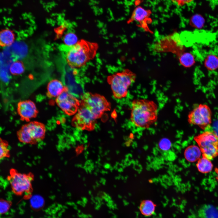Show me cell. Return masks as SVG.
Returning <instances> with one entry per match:
<instances>
[{
  "label": "cell",
  "mask_w": 218,
  "mask_h": 218,
  "mask_svg": "<svg viewBox=\"0 0 218 218\" xmlns=\"http://www.w3.org/2000/svg\"><path fill=\"white\" fill-rule=\"evenodd\" d=\"M67 62L71 67L78 68L84 66L96 55L99 49L95 42L81 39L73 46L65 47Z\"/></svg>",
  "instance_id": "cell-1"
},
{
  "label": "cell",
  "mask_w": 218,
  "mask_h": 218,
  "mask_svg": "<svg viewBox=\"0 0 218 218\" xmlns=\"http://www.w3.org/2000/svg\"><path fill=\"white\" fill-rule=\"evenodd\" d=\"M157 117L158 107L154 101L144 99L133 101L130 119L137 127L148 128L157 121Z\"/></svg>",
  "instance_id": "cell-2"
},
{
  "label": "cell",
  "mask_w": 218,
  "mask_h": 218,
  "mask_svg": "<svg viewBox=\"0 0 218 218\" xmlns=\"http://www.w3.org/2000/svg\"><path fill=\"white\" fill-rule=\"evenodd\" d=\"M136 76L135 73L127 68L107 76V81L114 97L117 99L125 97L128 88L135 81Z\"/></svg>",
  "instance_id": "cell-3"
},
{
  "label": "cell",
  "mask_w": 218,
  "mask_h": 218,
  "mask_svg": "<svg viewBox=\"0 0 218 218\" xmlns=\"http://www.w3.org/2000/svg\"><path fill=\"white\" fill-rule=\"evenodd\" d=\"M33 179L31 173H21L13 168L10 170L7 177L12 192L17 196L24 195L25 197H28L31 193Z\"/></svg>",
  "instance_id": "cell-4"
},
{
  "label": "cell",
  "mask_w": 218,
  "mask_h": 218,
  "mask_svg": "<svg viewBox=\"0 0 218 218\" xmlns=\"http://www.w3.org/2000/svg\"><path fill=\"white\" fill-rule=\"evenodd\" d=\"M210 129L196 136L194 139L201 150L202 156L211 160L218 156V136Z\"/></svg>",
  "instance_id": "cell-5"
},
{
  "label": "cell",
  "mask_w": 218,
  "mask_h": 218,
  "mask_svg": "<svg viewBox=\"0 0 218 218\" xmlns=\"http://www.w3.org/2000/svg\"><path fill=\"white\" fill-rule=\"evenodd\" d=\"M46 132L45 125L33 121L22 125L17 131L19 140L25 144H35L44 138Z\"/></svg>",
  "instance_id": "cell-6"
},
{
  "label": "cell",
  "mask_w": 218,
  "mask_h": 218,
  "mask_svg": "<svg viewBox=\"0 0 218 218\" xmlns=\"http://www.w3.org/2000/svg\"><path fill=\"white\" fill-rule=\"evenodd\" d=\"M80 103L87 108L97 119L111 109V104L104 96L88 92L84 94Z\"/></svg>",
  "instance_id": "cell-7"
},
{
  "label": "cell",
  "mask_w": 218,
  "mask_h": 218,
  "mask_svg": "<svg viewBox=\"0 0 218 218\" xmlns=\"http://www.w3.org/2000/svg\"><path fill=\"white\" fill-rule=\"evenodd\" d=\"M211 118L212 112L210 107L206 104H200L189 113L188 121L190 124L206 130L211 127Z\"/></svg>",
  "instance_id": "cell-8"
},
{
  "label": "cell",
  "mask_w": 218,
  "mask_h": 218,
  "mask_svg": "<svg viewBox=\"0 0 218 218\" xmlns=\"http://www.w3.org/2000/svg\"><path fill=\"white\" fill-rule=\"evenodd\" d=\"M77 113L72 120V124L82 130L92 131L95 128L96 119L85 106L80 103Z\"/></svg>",
  "instance_id": "cell-9"
},
{
  "label": "cell",
  "mask_w": 218,
  "mask_h": 218,
  "mask_svg": "<svg viewBox=\"0 0 218 218\" xmlns=\"http://www.w3.org/2000/svg\"><path fill=\"white\" fill-rule=\"evenodd\" d=\"M58 107L67 114L70 116L76 113L80 104V102L68 92L66 87L63 91L56 99Z\"/></svg>",
  "instance_id": "cell-10"
},
{
  "label": "cell",
  "mask_w": 218,
  "mask_h": 218,
  "mask_svg": "<svg viewBox=\"0 0 218 218\" xmlns=\"http://www.w3.org/2000/svg\"><path fill=\"white\" fill-rule=\"evenodd\" d=\"M151 13L149 10H146L140 6H137L133 10L127 23L130 24L136 22L138 27L145 31L152 33L149 27V25L151 22L150 18Z\"/></svg>",
  "instance_id": "cell-11"
},
{
  "label": "cell",
  "mask_w": 218,
  "mask_h": 218,
  "mask_svg": "<svg viewBox=\"0 0 218 218\" xmlns=\"http://www.w3.org/2000/svg\"><path fill=\"white\" fill-rule=\"evenodd\" d=\"M17 112L20 120L27 122L35 117L38 112L35 103L30 100L19 101L17 104Z\"/></svg>",
  "instance_id": "cell-12"
},
{
  "label": "cell",
  "mask_w": 218,
  "mask_h": 218,
  "mask_svg": "<svg viewBox=\"0 0 218 218\" xmlns=\"http://www.w3.org/2000/svg\"><path fill=\"white\" fill-rule=\"evenodd\" d=\"M65 88L60 81L52 80L48 85L46 95L50 98L57 97L63 91Z\"/></svg>",
  "instance_id": "cell-13"
},
{
  "label": "cell",
  "mask_w": 218,
  "mask_h": 218,
  "mask_svg": "<svg viewBox=\"0 0 218 218\" xmlns=\"http://www.w3.org/2000/svg\"><path fill=\"white\" fill-rule=\"evenodd\" d=\"M15 35L14 31L8 28L0 31V47L2 48L11 46L14 42Z\"/></svg>",
  "instance_id": "cell-14"
},
{
  "label": "cell",
  "mask_w": 218,
  "mask_h": 218,
  "mask_svg": "<svg viewBox=\"0 0 218 218\" xmlns=\"http://www.w3.org/2000/svg\"><path fill=\"white\" fill-rule=\"evenodd\" d=\"M201 152L198 146L196 145H191L188 146L185 150L184 156L186 159L190 162L197 161L200 158Z\"/></svg>",
  "instance_id": "cell-15"
},
{
  "label": "cell",
  "mask_w": 218,
  "mask_h": 218,
  "mask_svg": "<svg viewBox=\"0 0 218 218\" xmlns=\"http://www.w3.org/2000/svg\"><path fill=\"white\" fill-rule=\"evenodd\" d=\"M156 207L155 204L151 200H144L141 202L139 206V210L143 216L149 217L155 213Z\"/></svg>",
  "instance_id": "cell-16"
},
{
  "label": "cell",
  "mask_w": 218,
  "mask_h": 218,
  "mask_svg": "<svg viewBox=\"0 0 218 218\" xmlns=\"http://www.w3.org/2000/svg\"><path fill=\"white\" fill-rule=\"evenodd\" d=\"M198 215L199 218H218V212L212 206L206 205L200 208Z\"/></svg>",
  "instance_id": "cell-17"
},
{
  "label": "cell",
  "mask_w": 218,
  "mask_h": 218,
  "mask_svg": "<svg viewBox=\"0 0 218 218\" xmlns=\"http://www.w3.org/2000/svg\"><path fill=\"white\" fill-rule=\"evenodd\" d=\"M196 166L198 171L203 173L210 172L213 168L211 160L203 156L197 161Z\"/></svg>",
  "instance_id": "cell-18"
},
{
  "label": "cell",
  "mask_w": 218,
  "mask_h": 218,
  "mask_svg": "<svg viewBox=\"0 0 218 218\" xmlns=\"http://www.w3.org/2000/svg\"><path fill=\"white\" fill-rule=\"evenodd\" d=\"M204 64L209 70H215L218 68V57L214 54H209L204 60Z\"/></svg>",
  "instance_id": "cell-19"
},
{
  "label": "cell",
  "mask_w": 218,
  "mask_h": 218,
  "mask_svg": "<svg viewBox=\"0 0 218 218\" xmlns=\"http://www.w3.org/2000/svg\"><path fill=\"white\" fill-rule=\"evenodd\" d=\"M25 68L22 63L16 60L13 62L9 68L10 73L13 75H19L24 71Z\"/></svg>",
  "instance_id": "cell-20"
},
{
  "label": "cell",
  "mask_w": 218,
  "mask_h": 218,
  "mask_svg": "<svg viewBox=\"0 0 218 218\" xmlns=\"http://www.w3.org/2000/svg\"><path fill=\"white\" fill-rule=\"evenodd\" d=\"M10 150L8 141L0 138V160L10 157Z\"/></svg>",
  "instance_id": "cell-21"
},
{
  "label": "cell",
  "mask_w": 218,
  "mask_h": 218,
  "mask_svg": "<svg viewBox=\"0 0 218 218\" xmlns=\"http://www.w3.org/2000/svg\"><path fill=\"white\" fill-rule=\"evenodd\" d=\"M78 41L77 36L72 32H69L66 34L64 38V42L65 44V46L67 47L73 46Z\"/></svg>",
  "instance_id": "cell-22"
},
{
  "label": "cell",
  "mask_w": 218,
  "mask_h": 218,
  "mask_svg": "<svg viewBox=\"0 0 218 218\" xmlns=\"http://www.w3.org/2000/svg\"><path fill=\"white\" fill-rule=\"evenodd\" d=\"M180 60L182 64L187 67L192 65L194 61V57L191 54L189 53L183 54L180 57Z\"/></svg>",
  "instance_id": "cell-23"
},
{
  "label": "cell",
  "mask_w": 218,
  "mask_h": 218,
  "mask_svg": "<svg viewBox=\"0 0 218 218\" xmlns=\"http://www.w3.org/2000/svg\"><path fill=\"white\" fill-rule=\"evenodd\" d=\"M12 205L11 201L3 199L0 200V214L6 213Z\"/></svg>",
  "instance_id": "cell-24"
},
{
  "label": "cell",
  "mask_w": 218,
  "mask_h": 218,
  "mask_svg": "<svg viewBox=\"0 0 218 218\" xmlns=\"http://www.w3.org/2000/svg\"><path fill=\"white\" fill-rule=\"evenodd\" d=\"M158 146L160 149L162 150L167 151L170 148L171 144L169 140L166 138H164L160 141Z\"/></svg>",
  "instance_id": "cell-25"
},
{
  "label": "cell",
  "mask_w": 218,
  "mask_h": 218,
  "mask_svg": "<svg viewBox=\"0 0 218 218\" xmlns=\"http://www.w3.org/2000/svg\"><path fill=\"white\" fill-rule=\"evenodd\" d=\"M192 21L194 26L198 28L202 27L204 23L203 18L199 15H196L193 17Z\"/></svg>",
  "instance_id": "cell-26"
},
{
  "label": "cell",
  "mask_w": 218,
  "mask_h": 218,
  "mask_svg": "<svg viewBox=\"0 0 218 218\" xmlns=\"http://www.w3.org/2000/svg\"><path fill=\"white\" fill-rule=\"evenodd\" d=\"M173 3L179 6H182L189 4L194 0H170Z\"/></svg>",
  "instance_id": "cell-27"
},
{
  "label": "cell",
  "mask_w": 218,
  "mask_h": 218,
  "mask_svg": "<svg viewBox=\"0 0 218 218\" xmlns=\"http://www.w3.org/2000/svg\"><path fill=\"white\" fill-rule=\"evenodd\" d=\"M215 170L216 174V178L218 181V168H216L215 169Z\"/></svg>",
  "instance_id": "cell-28"
},
{
  "label": "cell",
  "mask_w": 218,
  "mask_h": 218,
  "mask_svg": "<svg viewBox=\"0 0 218 218\" xmlns=\"http://www.w3.org/2000/svg\"><path fill=\"white\" fill-rule=\"evenodd\" d=\"M8 12H11V11H12V9H10V8H8Z\"/></svg>",
  "instance_id": "cell-29"
},
{
  "label": "cell",
  "mask_w": 218,
  "mask_h": 218,
  "mask_svg": "<svg viewBox=\"0 0 218 218\" xmlns=\"http://www.w3.org/2000/svg\"><path fill=\"white\" fill-rule=\"evenodd\" d=\"M4 11H6L7 10V9L6 8H4Z\"/></svg>",
  "instance_id": "cell-30"
},
{
  "label": "cell",
  "mask_w": 218,
  "mask_h": 218,
  "mask_svg": "<svg viewBox=\"0 0 218 218\" xmlns=\"http://www.w3.org/2000/svg\"><path fill=\"white\" fill-rule=\"evenodd\" d=\"M2 12V9H0V12Z\"/></svg>",
  "instance_id": "cell-31"
}]
</instances>
